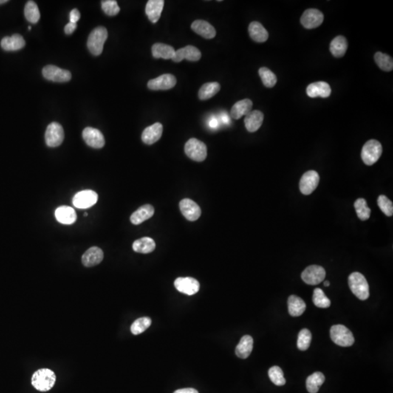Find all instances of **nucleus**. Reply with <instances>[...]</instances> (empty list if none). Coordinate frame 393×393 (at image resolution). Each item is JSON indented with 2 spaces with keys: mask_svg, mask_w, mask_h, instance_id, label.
Masks as SVG:
<instances>
[{
  "mask_svg": "<svg viewBox=\"0 0 393 393\" xmlns=\"http://www.w3.org/2000/svg\"><path fill=\"white\" fill-rule=\"evenodd\" d=\"M269 377L272 383L277 386H283L286 384V380L283 374V370L279 366H272L268 371Z\"/></svg>",
  "mask_w": 393,
  "mask_h": 393,
  "instance_id": "obj_43",
  "label": "nucleus"
},
{
  "mask_svg": "<svg viewBox=\"0 0 393 393\" xmlns=\"http://www.w3.org/2000/svg\"><path fill=\"white\" fill-rule=\"evenodd\" d=\"M7 0H0V4H4V3L7 2Z\"/></svg>",
  "mask_w": 393,
  "mask_h": 393,
  "instance_id": "obj_52",
  "label": "nucleus"
},
{
  "mask_svg": "<svg viewBox=\"0 0 393 393\" xmlns=\"http://www.w3.org/2000/svg\"><path fill=\"white\" fill-rule=\"evenodd\" d=\"M374 59L377 66L385 72H391L393 69V58L387 54L377 52L374 55Z\"/></svg>",
  "mask_w": 393,
  "mask_h": 393,
  "instance_id": "obj_38",
  "label": "nucleus"
},
{
  "mask_svg": "<svg viewBox=\"0 0 393 393\" xmlns=\"http://www.w3.org/2000/svg\"><path fill=\"white\" fill-rule=\"evenodd\" d=\"M108 38V32L103 26L96 28L90 34L88 39V49L94 55H99L103 52V46Z\"/></svg>",
  "mask_w": 393,
  "mask_h": 393,
  "instance_id": "obj_3",
  "label": "nucleus"
},
{
  "mask_svg": "<svg viewBox=\"0 0 393 393\" xmlns=\"http://www.w3.org/2000/svg\"><path fill=\"white\" fill-rule=\"evenodd\" d=\"M101 7L103 11L109 15L114 16L117 15L120 11V7L117 4V1L115 0H105L101 1Z\"/></svg>",
  "mask_w": 393,
  "mask_h": 393,
  "instance_id": "obj_44",
  "label": "nucleus"
},
{
  "mask_svg": "<svg viewBox=\"0 0 393 393\" xmlns=\"http://www.w3.org/2000/svg\"><path fill=\"white\" fill-rule=\"evenodd\" d=\"M103 259V250L98 247H91L83 255L82 262L85 267H91L98 265Z\"/></svg>",
  "mask_w": 393,
  "mask_h": 393,
  "instance_id": "obj_20",
  "label": "nucleus"
},
{
  "mask_svg": "<svg viewBox=\"0 0 393 393\" xmlns=\"http://www.w3.org/2000/svg\"><path fill=\"white\" fill-rule=\"evenodd\" d=\"M83 137L88 146L94 148H100L105 145L103 134L98 129L88 127L83 130Z\"/></svg>",
  "mask_w": 393,
  "mask_h": 393,
  "instance_id": "obj_14",
  "label": "nucleus"
},
{
  "mask_svg": "<svg viewBox=\"0 0 393 393\" xmlns=\"http://www.w3.org/2000/svg\"><path fill=\"white\" fill-rule=\"evenodd\" d=\"M264 120V114L261 111L253 110L246 116L244 123L247 131L250 133L256 132L261 126Z\"/></svg>",
  "mask_w": 393,
  "mask_h": 393,
  "instance_id": "obj_23",
  "label": "nucleus"
},
{
  "mask_svg": "<svg viewBox=\"0 0 393 393\" xmlns=\"http://www.w3.org/2000/svg\"><path fill=\"white\" fill-rule=\"evenodd\" d=\"M192 29L197 35L205 39H213L216 37V32L211 24L202 20H196L192 24Z\"/></svg>",
  "mask_w": 393,
  "mask_h": 393,
  "instance_id": "obj_22",
  "label": "nucleus"
},
{
  "mask_svg": "<svg viewBox=\"0 0 393 393\" xmlns=\"http://www.w3.org/2000/svg\"><path fill=\"white\" fill-rule=\"evenodd\" d=\"M181 211L187 220L195 221L199 219L201 209L199 205L190 199H184L179 203Z\"/></svg>",
  "mask_w": 393,
  "mask_h": 393,
  "instance_id": "obj_16",
  "label": "nucleus"
},
{
  "mask_svg": "<svg viewBox=\"0 0 393 393\" xmlns=\"http://www.w3.org/2000/svg\"><path fill=\"white\" fill-rule=\"evenodd\" d=\"M155 247L156 244L154 240L152 238H148V237H145V238L137 240L133 244V249L134 251L139 253H145V254L152 252L155 249Z\"/></svg>",
  "mask_w": 393,
  "mask_h": 393,
  "instance_id": "obj_33",
  "label": "nucleus"
},
{
  "mask_svg": "<svg viewBox=\"0 0 393 393\" xmlns=\"http://www.w3.org/2000/svg\"><path fill=\"white\" fill-rule=\"evenodd\" d=\"M329 286H330V282H329V281H325L324 282L325 287H329Z\"/></svg>",
  "mask_w": 393,
  "mask_h": 393,
  "instance_id": "obj_51",
  "label": "nucleus"
},
{
  "mask_svg": "<svg viewBox=\"0 0 393 393\" xmlns=\"http://www.w3.org/2000/svg\"><path fill=\"white\" fill-rule=\"evenodd\" d=\"M43 74L45 78L56 83H66L72 78V74L69 71L65 70L53 65L45 66L43 69Z\"/></svg>",
  "mask_w": 393,
  "mask_h": 393,
  "instance_id": "obj_10",
  "label": "nucleus"
},
{
  "mask_svg": "<svg viewBox=\"0 0 393 393\" xmlns=\"http://www.w3.org/2000/svg\"><path fill=\"white\" fill-rule=\"evenodd\" d=\"M151 52L154 58L172 59L176 50L172 46L163 43H156L151 48Z\"/></svg>",
  "mask_w": 393,
  "mask_h": 393,
  "instance_id": "obj_31",
  "label": "nucleus"
},
{
  "mask_svg": "<svg viewBox=\"0 0 393 393\" xmlns=\"http://www.w3.org/2000/svg\"><path fill=\"white\" fill-rule=\"evenodd\" d=\"M201 52L196 48L193 46H187L182 49H177L172 60L176 63L182 60L187 59L190 61H197L200 59Z\"/></svg>",
  "mask_w": 393,
  "mask_h": 393,
  "instance_id": "obj_17",
  "label": "nucleus"
},
{
  "mask_svg": "<svg viewBox=\"0 0 393 393\" xmlns=\"http://www.w3.org/2000/svg\"><path fill=\"white\" fill-rule=\"evenodd\" d=\"M221 120H222L223 123L225 124L230 123V118H229L227 114H223V115H221Z\"/></svg>",
  "mask_w": 393,
  "mask_h": 393,
  "instance_id": "obj_50",
  "label": "nucleus"
},
{
  "mask_svg": "<svg viewBox=\"0 0 393 393\" xmlns=\"http://www.w3.org/2000/svg\"><path fill=\"white\" fill-rule=\"evenodd\" d=\"M349 287L353 295L359 299L364 301L369 297V286L364 275L360 272H353L348 278Z\"/></svg>",
  "mask_w": 393,
  "mask_h": 393,
  "instance_id": "obj_2",
  "label": "nucleus"
},
{
  "mask_svg": "<svg viewBox=\"0 0 393 393\" xmlns=\"http://www.w3.org/2000/svg\"><path fill=\"white\" fill-rule=\"evenodd\" d=\"M24 15L26 20L32 24H37L40 18L38 6L34 1H29L25 6Z\"/></svg>",
  "mask_w": 393,
  "mask_h": 393,
  "instance_id": "obj_36",
  "label": "nucleus"
},
{
  "mask_svg": "<svg viewBox=\"0 0 393 393\" xmlns=\"http://www.w3.org/2000/svg\"><path fill=\"white\" fill-rule=\"evenodd\" d=\"M253 340L250 336L246 335L241 338L239 344L236 346L235 353L240 358L246 359L250 356L253 350Z\"/></svg>",
  "mask_w": 393,
  "mask_h": 393,
  "instance_id": "obj_29",
  "label": "nucleus"
},
{
  "mask_svg": "<svg viewBox=\"0 0 393 393\" xmlns=\"http://www.w3.org/2000/svg\"><path fill=\"white\" fill-rule=\"evenodd\" d=\"M164 4L165 1L163 0H149L147 3L145 11L148 19L153 24H155L160 19Z\"/></svg>",
  "mask_w": 393,
  "mask_h": 393,
  "instance_id": "obj_21",
  "label": "nucleus"
},
{
  "mask_svg": "<svg viewBox=\"0 0 393 393\" xmlns=\"http://www.w3.org/2000/svg\"><path fill=\"white\" fill-rule=\"evenodd\" d=\"M185 151L190 159L196 162H202L207 157L206 145L194 138L186 143Z\"/></svg>",
  "mask_w": 393,
  "mask_h": 393,
  "instance_id": "obj_6",
  "label": "nucleus"
},
{
  "mask_svg": "<svg viewBox=\"0 0 393 393\" xmlns=\"http://www.w3.org/2000/svg\"><path fill=\"white\" fill-rule=\"evenodd\" d=\"M332 94V88L326 82H317L309 85L307 88V94L310 98H328Z\"/></svg>",
  "mask_w": 393,
  "mask_h": 393,
  "instance_id": "obj_19",
  "label": "nucleus"
},
{
  "mask_svg": "<svg viewBox=\"0 0 393 393\" xmlns=\"http://www.w3.org/2000/svg\"><path fill=\"white\" fill-rule=\"evenodd\" d=\"M209 126L211 128H213V129L218 128V127H219V121H218L217 119H210V121H209Z\"/></svg>",
  "mask_w": 393,
  "mask_h": 393,
  "instance_id": "obj_49",
  "label": "nucleus"
},
{
  "mask_svg": "<svg viewBox=\"0 0 393 393\" xmlns=\"http://www.w3.org/2000/svg\"><path fill=\"white\" fill-rule=\"evenodd\" d=\"M26 42L21 35L15 34L11 37H5L1 40V47L6 51H16L24 49Z\"/></svg>",
  "mask_w": 393,
  "mask_h": 393,
  "instance_id": "obj_25",
  "label": "nucleus"
},
{
  "mask_svg": "<svg viewBox=\"0 0 393 393\" xmlns=\"http://www.w3.org/2000/svg\"><path fill=\"white\" fill-rule=\"evenodd\" d=\"M249 35L253 41L262 43L268 40L269 34L267 29L258 21H253L249 25Z\"/></svg>",
  "mask_w": 393,
  "mask_h": 393,
  "instance_id": "obj_26",
  "label": "nucleus"
},
{
  "mask_svg": "<svg viewBox=\"0 0 393 393\" xmlns=\"http://www.w3.org/2000/svg\"><path fill=\"white\" fill-rule=\"evenodd\" d=\"M46 144L49 147H57L63 143L64 139V131L63 127L59 123H53L49 124L46 130Z\"/></svg>",
  "mask_w": 393,
  "mask_h": 393,
  "instance_id": "obj_7",
  "label": "nucleus"
},
{
  "mask_svg": "<svg viewBox=\"0 0 393 393\" xmlns=\"http://www.w3.org/2000/svg\"><path fill=\"white\" fill-rule=\"evenodd\" d=\"M331 339L336 344L341 346H350L355 343L353 334L343 325H334L331 328Z\"/></svg>",
  "mask_w": 393,
  "mask_h": 393,
  "instance_id": "obj_4",
  "label": "nucleus"
},
{
  "mask_svg": "<svg viewBox=\"0 0 393 393\" xmlns=\"http://www.w3.org/2000/svg\"><path fill=\"white\" fill-rule=\"evenodd\" d=\"M98 201V194L93 190H83L74 196L72 203L77 208H91Z\"/></svg>",
  "mask_w": 393,
  "mask_h": 393,
  "instance_id": "obj_9",
  "label": "nucleus"
},
{
  "mask_svg": "<svg viewBox=\"0 0 393 393\" xmlns=\"http://www.w3.org/2000/svg\"><path fill=\"white\" fill-rule=\"evenodd\" d=\"M163 127L162 124L156 123L145 128L142 133V139L146 145H151L156 143L162 135Z\"/></svg>",
  "mask_w": 393,
  "mask_h": 393,
  "instance_id": "obj_18",
  "label": "nucleus"
},
{
  "mask_svg": "<svg viewBox=\"0 0 393 393\" xmlns=\"http://www.w3.org/2000/svg\"><path fill=\"white\" fill-rule=\"evenodd\" d=\"M154 208L152 205H145L136 210L131 216V221L134 225H139L148 220L154 215Z\"/></svg>",
  "mask_w": 393,
  "mask_h": 393,
  "instance_id": "obj_27",
  "label": "nucleus"
},
{
  "mask_svg": "<svg viewBox=\"0 0 393 393\" xmlns=\"http://www.w3.org/2000/svg\"><path fill=\"white\" fill-rule=\"evenodd\" d=\"M55 216L58 222L66 225L72 224L77 220V214L74 209L66 205L58 207L55 210Z\"/></svg>",
  "mask_w": 393,
  "mask_h": 393,
  "instance_id": "obj_24",
  "label": "nucleus"
},
{
  "mask_svg": "<svg viewBox=\"0 0 393 393\" xmlns=\"http://www.w3.org/2000/svg\"><path fill=\"white\" fill-rule=\"evenodd\" d=\"M319 182V174L316 171H307L301 176L299 182L300 191L304 196H309L316 190Z\"/></svg>",
  "mask_w": 393,
  "mask_h": 393,
  "instance_id": "obj_11",
  "label": "nucleus"
},
{
  "mask_svg": "<svg viewBox=\"0 0 393 393\" xmlns=\"http://www.w3.org/2000/svg\"><path fill=\"white\" fill-rule=\"evenodd\" d=\"M151 320L148 317H143V318H139V319L136 320L133 323V324L131 325V333L134 335H139V334L145 332L151 326Z\"/></svg>",
  "mask_w": 393,
  "mask_h": 393,
  "instance_id": "obj_40",
  "label": "nucleus"
},
{
  "mask_svg": "<svg viewBox=\"0 0 393 393\" xmlns=\"http://www.w3.org/2000/svg\"><path fill=\"white\" fill-rule=\"evenodd\" d=\"M80 11H79L77 9H73V10L70 12V14H69V20H70V22L74 23V24H77V21L80 20Z\"/></svg>",
  "mask_w": 393,
  "mask_h": 393,
  "instance_id": "obj_46",
  "label": "nucleus"
},
{
  "mask_svg": "<svg viewBox=\"0 0 393 393\" xmlns=\"http://www.w3.org/2000/svg\"><path fill=\"white\" fill-rule=\"evenodd\" d=\"M253 102L250 99H244L236 102L231 109V116L235 120H239L243 116L247 115L251 111Z\"/></svg>",
  "mask_w": 393,
  "mask_h": 393,
  "instance_id": "obj_28",
  "label": "nucleus"
},
{
  "mask_svg": "<svg viewBox=\"0 0 393 393\" xmlns=\"http://www.w3.org/2000/svg\"><path fill=\"white\" fill-rule=\"evenodd\" d=\"M220 85L216 82L205 83L199 89L198 97L200 100H208V99L214 97L220 91Z\"/></svg>",
  "mask_w": 393,
  "mask_h": 393,
  "instance_id": "obj_35",
  "label": "nucleus"
},
{
  "mask_svg": "<svg viewBox=\"0 0 393 393\" xmlns=\"http://www.w3.org/2000/svg\"><path fill=\"white\" fill-rule=\"evenodd\" d=\"M382 154V146L378 141L371 139L366 142L361 151V157L366 165H372L380 158Z\"/></svg>",
  "mask_w": 393,
  "mask_h": 393,
  "instance_id": "obj_5",
  "label": "nucleus"
},
{
  "mask_svg": "<svg viewBox=\"0 0 393 393\" xmlns=\"http://www.w3.org/2000/svg\"><path fill=\"white\" fill-rule=\"evenodd\" d=\"M84 216H88V213H85Z\"/></svg>",
  "mask_w": 393,
  "mask_h": 393,
  "instance_id": "obj_53",
  "label": "nucleus"
},
{
  "mask_svg": "<svg viewBox=\"0 0 393 393\" xmlns=\"http://www.w3.org/2000/svg\"><path fill=\"white\" fill-rule=\"evenodd\" d=\"M324 20L323 12L317 9H308L301 17V24L308 29L318 27Z\"/></svg>",
  "mask_w": 393,
  "mask_h": 393,
  "instance_id": "obj_12",
  "label": "nucleus"
},
{
  "mask_svg": "<svg viewBox=\"0 0 393 393\" xmlns=\"http://www.w3.org/2000/svg\"><path fill=\"white\" fill-rule=\"evenodd\" d=\"M176 84L175 76L171 74H165L152 79L148 82V88L152 91H166L174 88Z\"/></svg>",
  "mask_w": 393,
  "mask_h": 393,
  "instance_id": "obj_13",
  "label": "nucleus"
},
{
  "mask_svg": "<svg viewBox=\"0 0 393 393\" xmlns=\"http://www.w3.org/2000/svg\"><path fill=\"white\" fill-rule=\"evenodd\" d=\"M354 207L356 210L357 217L360 220L366 221L369 219L371 210L368 207L366 199L363 198H359L354 203Z\"/></svg>",
  "mask_w": 393,
  "mask_h": 393,
  "instance_id": "obj_37",
  "label": "nucleus"
},
{
  "mask_svg": "<svg viewBox=\"0 0 393 393\" xmlns=\"http://www.w3.org/2000/svg\"><path fill=\"white\" fill-rule=\"evenodd\" d=\"M324 374L321 372H315L307 377L306 381V387L309 393H317L319 391V388L324 383Z\"/></svg>",
  "mask_w": 393,
  "mask_h": 393,
  "instance_id": "obj_34",
  "label": "nucleus"
},
{
  "mask_svg": "<svg viewBox=\"0 0 393 393\" xmlns=\"http://www.w3.org/2000/svg\"><path fill=\"white\" fill-rule=\"evenodd\" d=\"M258 74H259L261 81H262L264 86L267 87V88H273L276 85L277 81H278L276 75L268 68H260L259 70H258Z\"/></svg>",
  "mask_w": 393,
  "mask_h": 393,
  "instance_id": "obj_39",
  "label": "nucleus"
},
{
  "mask_svg": "<svg viewBox=\"0 0 393 393\" xmlns=\"http://www.w3.org/2000/svg\"><path fill=\"white\" fill-rule=\"evenodd\" d=\"M347 49V40L344 37H335L331 43L330 51L336 58H342L344 56Z\"/></svg>",
  "mask_w": 393,
  "mask_h": 393,
  "instance_id": "obj_32",
  "label": "nucleus"
},
{
  "mask_svg": "<svg viewBox=\"0 0 393 393\" xmlns=\"http://www.w3.org/2000/svg\"><path fill=\"white\" fill-rule=\"evenodd\" d=\"M312 301L316 307L319 308H328L331 306V301L322 289H315L313 292Z\"/></svg>",
  "mask_w": 393,
  "mask_h": 393,
  "instance_id": "obj_41",
  "label": "nucleus"
},
{
  "mask_svg": "<svg viewBox=\"0 0 393 393\" xmlns=\"http://www.w3.org/2000/svg\"><path fill=\"white\" fill-rule=\"evenodd\" d=\"M56 377L53 371L49 369H42L37 371L32 377L34 388L40 392H47L53 388Z\"/></svg>",
  "mask_w": 393,
  "mask_h": 393,
  "instance_id": "obj_1",
  "label": "nucleus"
},
{
  "mask_svg": "<svg viewBox=\"0 0 393 393\" xmlns=\"http://www.w3.org/2000/svg\"><path fill=\"white\" fill-rule=\"evenodd\" d=\"M77 28V24L69 22V24L66 25L64 28V32L66 35H72Z\"/></svg>",
  "mask_w": 393,
  "mask_h": 393,
  "instance_id": "obj_47",
  "label": "nucleus"
},
{
  "mask_svg": "<svg viewBox=\"0 0 393 393\" xmlns=\"http://www.w3.org/2000/svg\"><path fill=\"white\" fill-rule=\"evenodd\" d=\"M326 275V270L321 266L311 265L303 271L301 279L308 285L315 286L324 281Z\"/></svg>",
  "mask_w": 393,
  "mask_h": 393,
  "instance_id": "obj_8",
  "label": "nucleus"
},
{
  "mask_svg": "<svg viewBox=\"0 0 393 393\" xmlns=\"http://www.w3.org/2000/svg\"><path fill=\"white\" fill-rule=\"evenodd\" d=\"M288 307L289 315L293 317H298L304 313L307 306L302 298L297 295H292L288 299Z\"/></svg>",
  "mask_w": 393,
  "mask_h": 393,
  "instance_id": "obj_30",
  "label": "nucleus"
},
{
  "mask_svg": "<svg viewBox=\"0 0 393 393\" xmlns=\"http://www.w3.org/2000/svg\"><path fill=\"white\" fill-rule=\"evenodd\" d=\"M312 341V334L307 329L300 331L297 340V346L301 351L307 350Z\"/></svg>",
  "mask_w": 393,
  "mask_h": 393,
  "instance_id": "obj_42",
  "label": "nucleus"
},
{
  "mask_svg": "<svg viewBox=\"0 0 393 393\" xmlns=\"http://www.w3.org/2000/svg\"><path fill=\"white\" fill-rule=\"evenodd\" d=\"M378 206L386 216H392L393 215V204L391 199L385 196H379L377 199Z\"/></svg>",
  "mask_w": 393,
  "mask_h": 393,
  "instance_id": "obj_45",
  "label": "nucleus"
},
{
  "mask_svg": "<svg viewBox=\"0 0 393 393\" xmlns=\"http://www.w3.org/2000/svg\"><path fill=\"white\" fill-rule=\"evenodd\" d=\"M174 286L181 293L188 295H196L199 292V283L193 278H178L175 281Z\"/></svg>",
  "mask_w": 393,
  "mask_h": 393,
  "instance_id": "obj_15",
  "label": "nucleus"
},
{
  "mask_svg": "<svg viewBox=\"0 0 393 393\" xmlns=\"http://www.w3.org/2000/svg\"><path fill=\"white\" fill-rule=\"evenodd\" d=\"M173 393H199L197 391L193 388H185V389L177 390Z\"/></svg>",
  "mask_w": 393,
  "mask_h": 393,
  "instance_id": "obj_48",
  "label": "nucleus"
}]
</instances>
